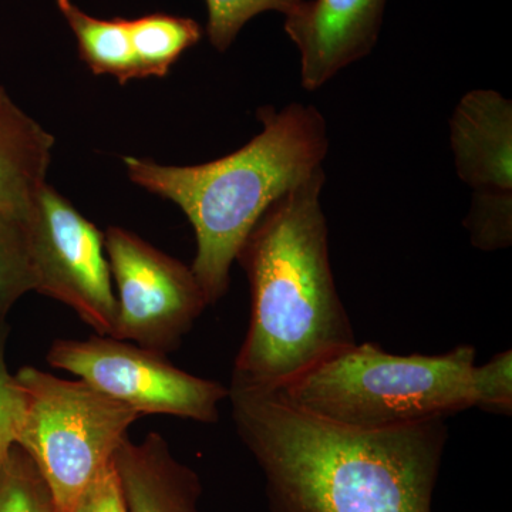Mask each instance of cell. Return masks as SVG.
<instances>
[{
  "label": "cell",
  "instance_id": "cell-1",
  "mask_svg": "<svg viewBox=\"0 0 512 512\" xmlns=\"http://www.w3.org/2000/svg\"><path fill=\"white\" fill-rule=\"evenodd\" d=\"M228 392L269 512H431L446 419L360 430L303 412L275 390Z\"/></svg>",
  "mask_w": 512,
  "mask_h": 512
},
{
  "label": "cell",
  "instance_id": "cell-2",
  "mask_svg": "<svg viewBox=\"0 0 512 512\" xmlns=\"http://www.w3.org/2000/svg\"><path fill=\"white\" fill-rule=\"evenodd\" d=\"M325 170L269 205L237 255L251 288V320L234 386L278 390L356 343L329 258L320 204Z\"/></svg>",
  "mask_w": 512,
  "mask_h": 512
},
{
  "label": "cell",
  "instance_id": "cell-3",
  "mask_svg": "<svg viewBox=\"0 0 512 512\" xmlns=\"http://www.w3.org/2000/svg\"><path fill=\"white\" fill-rule=\"evenodd\" d=\"M256 117L261 133L210 163L177 167L123 158L134 184L173 201L190 220L197 241L191 271L208 305L227 293L239 249L269 205L322 170L328 156V126L318 107L264 106Z\"/></svg>",
  "mask_w": 512,
  "mask_h": 512
},
{
  "label": "cell",
  "instance_id": "cell-4",
  "mask_svg": "<svg viewBox=\"0 0 512 512\" xmlns=\"http://www.w3.org/2000/svg\"><path fill=\"white\" fill-rule=\"evenodd\" d=\"M473 346L399 356L353 343L275 390L303 412L360 430H386L471 409Z\"/></svg>",
  "mask_w": 512,
  "mask_h": 512
},
{
  "label": "cell",
  "instance_id": "cell-5",
  "mask_svg": "<svg viewBox=\"0 0 512 512\" xmlns=\"http://www.w3.org/2000/svg\"><path fill=\"white\" fill-rule=\"evenodd\" d=\"M15 376L23 393L16 446L42 474L56 512H72L141 416L80 379H60L30 366Z\"/></svg>",
  "mask_w": 512,
  "mask_h": 512
},
{
  "label": "cell",
  "instance_id": "cell-6",
  "mask_svg": "<svg viewBox=\"0 0 512 512\" xmlns=\"http://www.w3.org/2000/svg\"><path fill=\"white\" fill-rule=\"evenodd\" d=\"M47 362L76 375L94 389L134 412L168 414L217 423L228 389L171 365L163 353L111 336L60 339L50 346Z\"/></svg>",
  "mask_w": 512,
  "mask_h": 512
},
{
  "label": "cell",
  "instance_id": "cell-7",
  "mask_svg": "<svg viewBox=\"0 0 512 512\" xmlns=\"http://www.w3.org/2000/svg\"><path fill=\"white\" fill-rule=\"evenodd\" d=\"M35 291L72 308L97 335L111 336L117 316L104 234L46 184L26 218Z\"/></svg>",
  "mask_w": 512,
  "mask_h": 512
},
{
  "label": "cell",
  "instance_id": "cell-8",
  "mask_svg": "<svg viewBox=\"0 0 512 512\" xmlns=\"http://www.w3.org/2000/svg\"><path fill=\"white\" fill-rule=\"evenodd\" d=\"M104 248L117 289L111 338L163 355L177 349L210 306L191 266L120 227L107 228Z\"/></svg>",
  "mask_w": 512,
  "mask_h": 512
},
{
  "label": "cell",
  "instance_id": "cell-9",
  "mask_svg": "<svg viewBox=\"0 0 512 512\" xmlns=\"http://www.w3.org/2000/svg\"><path fill=\"white\" fill-rule=\"evenodd\" d=\"M387 0H302L285 32L301 55V84L316 92L372 52Z\"/></svg>",
  "mask_w": 512,
  "mask_h": 512
},
{
  "label": "cell",
  "instance_id": "cell-10",
  "mask_svg": "<svg viewBox=\"0 0 512 512\" xmlns=\"http://www.w3.org/2000/svg\"><path fill=\"white\" fill-rule=\"evenodd\" d=\"M458 177L473 190L470 210H512V103L495 90L467 93L450 120Z\"/></svg>",
  "mask_w": 512,
  "mask_h": 512
},
{
  "label": "cell",
  "instance_id": "cell-11",
  "mask_svg": "<svg viewBox=\"0 0 512 512\" xmlns=\"http://www.w3.org/2000/svg\"><path fill=\"white\" fill-rule=\"evenodd\" d=\"M130 512H201L200 477L174 457L157 433L124 439L114 456Z\"/></svg>",
  "mask_w": 512,
  "mask_h": 512
},
{
  "label": "cell",
  "instance_id": "cell-12",
  "mask_svg": "<svg viewBox=\"0 0 512 512\" xmlns=\"http://www.w3.org/2000/svg\"><path fill=\"white\" fill-rule=\"evenodd\" d=\"M55 138L0 87V212L26 218L47 184Z\"/></svg>",
  "mask_w": 512,
  "mask_h": 512
},
{
  "label": "cell",
  "instance_id": "cell-13",
  "mask_svg": "<svg viewBox=\"0 0 512 512\" xmlns=\"http://www.w3.org/2000/svg\"><path fill=\"white\" fill-rule=\"evenodd\" d=\"M57 8L76 35L80 59L96 76L109 74L124 86L138 79L136 56L127 19H97L72 0H56Z\"/></svg>",
  "mask_w": 512,
  "mask_h": 512
},
{
  "label": "cell",
  "instance_id": "cell-14",
  "mask_svg": "<svg viewBox=\"0 0 512 512\" xmlns=\"http://www.w3.org/2000/svg\"><path fill=\"white\" fill-rule=\"evenodd\" d=\"M138 79L165 77L185 50L198 45L202 28L194 19L153 13L128 20Z\"/></svg>",
  "mask_w": 512,
  "mask_h": 512
},
{
  "label": "cell",
  "instance_id": "cell-15",
  "mask_svg": "<svg viewBox=\"0 0 512 512\" xmlns=\"http://www.w3.org/2000/svg\"><path fill=\"white\" fill-rule=\"evenodd\" d=\"M26 218L0 212V322L23 295L35 291Z\"/></svg>",
  "mask_w": 512,
  "mask_h": 512
},
{
  "label": "cell",
  "instance_id": "cell-16",
  "mask_svg": "<svg viewBox=\"0 0 512 512\" xmlns=\"http://www.w3.org/2000/svg\"><path fill=\"white\" fill-rule=\"evenodd\" d=\"M0 512H56L46 481L19 446L0 466Z\"/></svg>",
  "mask_w": 512,
  "mask_h": 512
},
{
  "label": "cell",
  "instance_id": "cell-17",
  "mask_svg": "<svg viewBox=\"0 0 512 512\" xmlns=\"http://www.w3.org/2000/svg\"><path fill=\"white\" fill-rule=\"evenodd\" d=\"M208 9L207 33L211 45L225 52L241 29L264 12L291 13L302 0H205Z\"/></svg>",
  "mask_w": 512,
  "mask_h": 512
},
{
  "label": "cell",
  "instance_id": "cell-18",
  "mask_svg": "<svg viewBox=\"0 0 512 512\" xmlns=\"http://www.w3.org/2000/svg\"><path fill=\"white\" fill-rule=\"evenodd\" d=\"M471 406L484 412H512V352L498 353L483 366L474 365L470 376Z\"/></svg>",
  "mask_w": 512,
  "mask_h": 512
},
{
  "label": "cell",
  "instance_id": "cell-19",
  "mask_svg": "<svg viewBox=\"0 0 512 512\" xmlns=\"http://www.w3.org/2000/svg\"><path fill=\"white\" fill-rule=\"evenodd\" d=\"M9 328L0 322V466L18 443L23 417V393L16 376L10 375L6 365V340Z\"/></svg>",
  "mask_w": 512,
  "mask_h": 512
},
{
  "label": "cell",
  "instance_id": "cell-20",
  "mask_svg": "<svg viewBox=\"0 0 512 512\" xmlns=\"http://www.w3.org/2000/svg\"><path fill=\"white\" fill-rule=\"evenodd\" d=\"M72 512H130L114 460L94 478Z\"/></svg>",
  "mask_w": 512,
  "mask_h": 512
}]
</instances>
